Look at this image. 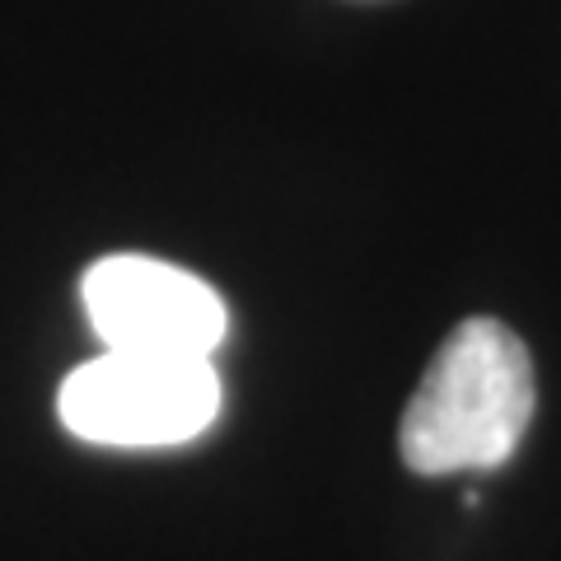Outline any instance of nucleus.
<instances>
[{"instance_id":"f257e3e1","label":"nucleus","mask_w":561,"mask_h":561,"mask_svg":"<svg viewBox=\"0 0 561 561\" xmlns=\"http://www.w3.org/2000/svg\"><path fill=\"white\" fill-rule=\"evenodd\" d=\"M534 421L529 346L496 319H468L426 365L402 412L398 449L421 478L491 472L519 449Z\"/></svg>"},{"instance_id":"f03ea898","label":"nucleus","mask_w":561,"mask_h":561,"mask_svg":"<svg viewBox=\"0 0 561 561\" xmlns=\"http://www.w3.org/2000/svg\"><path fill=\"white\" fill-rule=\"evenodd\" d=\"M220 375L210 360L103 356L70 370L57 416L70 435L108 449H173L206 435L220 416Z\"/></svg>"},{"instance_id":"7ed1b4c3","label":"nucleus","mask_w":561,"mask_h":561,"mask_svg":"<svg viewBox=\"0 0 561 561\" xmlns=\"http://www.w3.org/2000/svg\"><path fill=\"white\" fill-rule=\"evenodd\" d=\"M80 295L103 351L122 356L210 360L230 332V309L216 286L146 253L99 257L80 280Z\"/></svg>"}]
</instances>
